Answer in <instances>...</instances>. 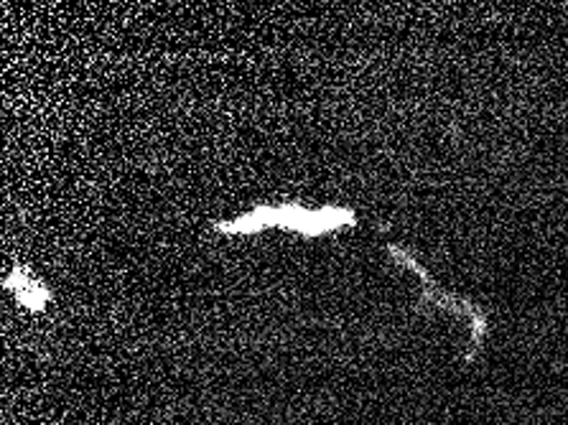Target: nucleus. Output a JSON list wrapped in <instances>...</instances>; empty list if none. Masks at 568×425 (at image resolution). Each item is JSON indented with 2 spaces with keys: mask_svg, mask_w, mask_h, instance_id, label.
<instances>
[{
  "mask_svg": "<svg viewBox=\"0 0 568 425\" xmlns=\"http://www.w3.org/2000/svg\"><path fill=\"white\" fill-rule=\"evenodd\" d=\"M6 289L13 291L16 301L31 311H44V306L51 301V293L44 289V285H41L37 277L19 271V267L6 277Z\"/></svg>",
  "mask_w": 568,
  "mask_h": 425,
  "instance_id": "f03ea898",
  "label": "nucleus"
},
{
  "mask_svg": "<svg viewBox=\"0 0 568 425\" xmlns=\"http://www.w3.org/2000/svg\"><path fill=\"white\" fill-rule=\"evenodd\" d=\"M253 216L261 224V230L283 227L301 234V237H322L344 224H355V212L342 210V206H326V210H304L298 204L286 206H257Z\"/></svg>",
  "mask_w": 568,
  "mask_h": 425,
  "instance_id": "f257e3e1",
  "label": "nucleus"
}]
</instances>
